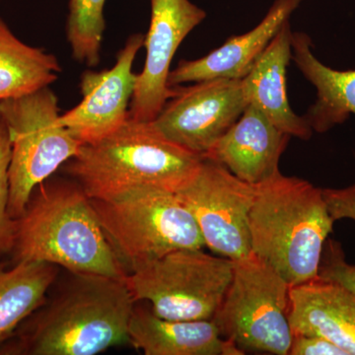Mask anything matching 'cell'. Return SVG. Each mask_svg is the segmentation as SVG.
<instances>
[{"mask_svg":"<svg viewBox=\"0 0 355 355\" xmlns=\"http://www.w3.org/2000/svg\"><path fill=\"white\" fill-rule=\"evenodd\" d=\"M69 273L0 345V354L96 355L130 343L135 301L125 279Z\"/></svg>","mask_w":355,"mask_h":355,"instance_id":"cell-1","label":"cell"},{"mask_svg":"<svg viewBox=\"0 0 355 355\" xmlns=\"http://www.w3.org/2000/svg\"><path fill=\"white\" fill-rule=\"evenodd\" d=\"M15 223L13 263L39 261L121 279L127 275L90 198L72 179L51 177L37 186Z\"/></svg>","mask_w":355,"mask_h":355,"instance_id":"cell-2","label":"cell"},{"mask_svg":"<svg viewBox=\"0 0 355 355\" xmlns=\"http://www.w3.org/2000/svg\"><path fill=\"white\" fill-rule=\"evenodd\" d=\"M334 220L323 189L279 172L254 186L249 214L252 253L291 286L319 277Z\"/></svg>","mask_w":355,"mask_h":355,"instance_id":"cell-3","label":"cell"},{"mask_svg":"<svg viewBox=\"0 0 355 355\" xmlns=\"http://www.w3.org/2000/svg\"><path fill=\"white\" fill-rule=\"evenodd\" d=\"M203 158L163 137L151 123L133 121L94 144H83L62 166L91 200L139 186L174 191L197 174Z\"/></svg>","mask_w":355,"mask_h":355,"instance_id":"cell-4","label":"cell"},{"mask_svg":"<svg viewBox=\"0 0 355 355\" xmlns=\"http://www.w3.org/2000/svg\"><path fill=\"white\" fill-rule=\"evenodd\" d=\"M91 202L103 231L130 270L177 250L205 247L197 222L174 191L139 186Z\"/></svg>","mask_w":355,"mask_h":355,"instance_id":"cell-5","label":"cell"},{"mask_svg":"<svg viewBox=\"0 0 355 355\" xmlns=\"http://www.w3.org/2000/svg\"><path fill=\"white\" fill-rule=\"evenodd\" d=\"M0 118L11 141L8 211L18 218L37 186L53 177L83 146L60 123L50 86L0 101Z\"/></svg>","mask_w":355,"mask_h":355,"instance_id":"cell-6","label":"cell"},{"mask_svg":"<svg viewBox=\"0 0 355 355\" xmlns=\"http://www.w3.org/2000/svg\"><path fill=\"white\" fill-rule=\"evenodd\" d=\"M234 261L202 249H181L135 266L125 282L135 302L179 321L212 320L233 277Z\"/></svg>","mask_w":355,"mask_h":355,"instance_id":"cell-7","label":"cell"},{"mask_svg":"<svg viewBox=\"0 0 355 355\" xmlns=\"http://www.w3.org/2000/svg\"><path fill=\"white\" fill-rule=\"evenodd\" d=\"M233 261L232 280L212 319L219 334L244 354H289L291 286L253 253Z\"/></svg>","mask_w":355,"mask_h":355,"instance_id":"cell-8","label":"cell"},{"mask_svg":"<svg viewBox=\"0 0 355 355\" xmlns=\"http://www.w3.org/2000/svg\"><path fill=\"white\" fill-rule=\"evenodd\" d=\"M176 195L195 218L210 251L232 261L252 254L249 214L253 184L224 166L203 159L197 174Z\"/></svg>","mask_w":355,"mask_h":355,"instance_id":"cell-9","label":"cell"},{"mask_svg":"<svg viewBox=\"0 0 355 355\" xmlns=\"http://www.w3.org/2000/svg\"><path fill=\"white\" fill-rule=\"evenodd\" d=\"M174 90L150 123L166 139L202 157L249 105L242 79H207Z\"/></svg>","mask_w":355,"mask_h":355,"instance_id":"cell-10","label":"cell"},{"mask_svg":"<svg viewBox=\"0 0 355 355\" xmlns=\"http://www.w3.org/2000/svg\"><path fill=\"white\" fill-rule=\"evenodd\" d=\"M151 18L144 39L146 64L137 74L128 118L150 123L174 95L168 86L172 60L180 44L207 17L190 0H150Z\"/></svg>","mask_w":355,"mask_h":355,"instance_id":"cell-11","label":"cell"},{"mask_svg":"<svg viewBox=\"0 0 355 355\" xmlns=\"http://www.w3.org/2000/svg\"><path fill=\"white\" fill-rule=\"evenodd\" d=\"M146 35L132 34L116 55L112 69L86 70L80 79L83 100L60 114V123L83 144H94L123 127L128 120L137 74L132 70Z\"/></svg>","mask_w":355,"mask_h":355,"instance_id":"cell-12","label":"cell"},{"mask_svg":"<svg viewBox=\"0 0 355 355\" xmlns=\"http://www.w3.org/2000/svg\"><path fill=\"white\" fill-rule=\"evenodd\" d=\"M291 135L280 130L260 109L249 104L241 116L203 155L253 186L279 171Z\"/></svg>","mask_w":355,"mask_h":355,"instance_id":"cell-13","label":"cell"},{"mask_svg":"<svg viewBox=\"0 0 355 355\" xmlns=\"http://www.w3.org/2000/svg\"><path fill=\"white\" fill-rule=\"evenodd\" d=\"M293 336L326 338L355 355V294L333 280L318 277L289 291Z\"/></svg>","mask_w":355,"mask_h":355,"instance_id":"cell-14","label":"cell"},{"mask_svg":"<svg viewBox=\"0 0 355 355\" xmlns=\"http://www.w3.org/2000/svg\"><path fill=\"white\" fill-rule=\"evenodd\" d=\"M303 0H275L251 31L229 38L220 48L195 60H181L168 77V86L214 78L242 79Z\"/></svg>","mask_w":355,"mask_h":355,"instance_id":"cell-15","label":"cell"},{"mask_svg":"<svg viewBox=\"0 0 355 355\" xmlns=\"http://www.w3.org/2000/svg\"><path fill=\"white\" fill-rule=\"evenodd\" d=\"M128 336L132 347L146 355H244L222 338L212 320L163 319L140 302L133 307Z\"/></svg>","mask_w":355,"mask_h":355,"instance_id":"cell-16","label":"cell"},{"mask_svg":"<svg viewBox=\"0 0 355 355\" xmlns=\"http://www.w3.org/2000/svg\"><path fill=\"white\" fill-rule=\"evenodd\" d=\"M289 20L280 28L253 69L242 78L248 103L260 109L275 127L291 137L307 140L313 130L305 116L294 113L286 89V69L292 57Z\"/></svg>","mask_w":355,"mask_h":355,"instance_id":"cell-17","label":"cell"},{"mask_svg":"<svg viewBox=\"0 0 355 355\" xmlns=\"http://www.w3.org/2000/svg\"><path fill=\"white\" fill-rule=\"evenodd\" d=\"M292 60L317 90V100L306 114L313 130L324 132L355 114V70H336L322 64L304 33H292Z\"/></svg>","mask_w":355,"mask_h":355,"instance_id":"cell-18","label":"cell"},{"mask_svg":"<svg viewBox=\"0 0 355 355\" xmlns=\"http://www.w3.org/2000/svg\"><path fill=\"white\" fill-rule=\"evenodd\" d=\"M60 268L39 261H21L7 268L0 263V345L46 297Z\"/></svg>","mask_w":355,"mask_h":355,"instance_id":"cell-19","label":"cell"},{"mask_svg":"<svg viewBox=\"0 0 355 355\" xmlns=\"http://www.w3.org/2000/svg\"><path fill=\"white\" fill-rule=\"evenodd\" d=\"M60 71L55 55L21 41L0 18V101L49 87Z\"/></svg>","mask_w":355,"mask_h":355,"instance_id":"cell-20","label":"cell"},{"mask_svg":"<svg viewBox=\"0 0 355 355\" xmlns=\"http://www.w3.org/2000/svg\"><path fill=\"white\" fill-rule=\"evenodd\" d=\"M107 0H69L67 37L72 58L94 67L101 57Z\"/></svg>","mask_w":355,"mask_h":355,"instance_id":"cell-21","label":"cell"},{"mask_svg":"<svg viewBox=\"0 0 355 355\" xmlns=\"http://www.w3.org/2000/svg\"><path fill=\"white\" fill-rule=\"evenodd\" d=\"M10 159V137L6 123L0 118V254L11 253L15 238V219L8 211Z\"/></svg>","mask_w":355,"mask_h":355,"instance_id":"cell-22","label":"cell"},{"mask_svg":"<svg viewBox=\"0 0 355 355\" xmlns=\"http://www.w3.org/2000/svg\"><path fill=\"white\" fill-rule=\"evenodd\" d=\"M319 277L338 282L355 294V266L345 261L340 243L329 240L324 245Z\"/></svg>","mask_w":355,"mask_h":355,"instance_id":"cell-23","label":"cell"},{"mask_svg":"<svg viewBox=\"0 0 355 355\" xmlns=\"http://www.w3.org/2000/svg\"><path fill=\"white\" fill-rule=\"evenodd\" d=\"M323 195L334 220L355 221V184L345 189H323Z\"/></svg>","mask_w":355,"mask_h":355,"instance_id":"cell-24","label":"cell"},{"mask_svg":"<svg viewBox=\"0 0 355 355\" xmlns=\"http://www.w3.org/2000/svg\"><path fill=\"white\" fill-rule=\"evenodd\" d=\"M291 355H347L335 343L317 336H293Z\"/></svg>","mask_w":355,"mask_h":355,"instance_id":"cell-25","label":"cell"}]
</instances>
